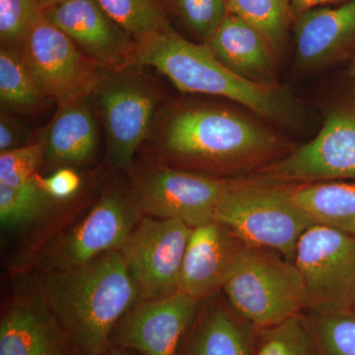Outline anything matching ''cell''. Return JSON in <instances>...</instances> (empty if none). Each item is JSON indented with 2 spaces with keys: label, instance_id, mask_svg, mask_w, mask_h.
Masks as SVG:
<instances>
[{
  "label": "cell",
  "instance_id": "obj_1",
  "mask_svg": "<svg viewBox=\"0 0 355 355\" xmlns=\"http://www.w3.org/2000/svg\"><path fill=\"white\" fill-rule=\"evenodd\" d=\"M266 123L225 105L184 101L161 111L148 137L153 151L180 169L214 176L258 172L291 150Z\"/></svg>",
  "mask_w": 355,
  "mask_h": 355
},
{
  "label": "cell",
  "instance_id": "obj_2",
  "mask_svg": "<svg viewBox=\"0 0 355 355\" xmlns=\"http://www.w3.org/2000/svg\"><path fill=\"white\" fill-rule=\"evenodd\" d=\"M41 293L79 355L105 354L116 327L141 301L119 250L44 273Z\"/></svg>",
  "mask_w": 355,
  "mask_h": 355
},
{
  "label": "cell",
  "instance_id": "obj_3",
  "mask_svg": "<svg viewBox=\"0 0 355 355\" xmlns=\"http://www.w3.org/2000/svg\"><path fill=\"white\" fill-rule=\"evenodd\" d=\"M130 65L153 67L181 92L237 103L268 123L289 127L300 116L297 100L279 83L266 85L237 76L205 44L188 41L172 27L137 43Z\"/></svg>",
  "mask_w": 355,
  "mask_h": 355
},
{
  "label": "cell",
  "instance_id": "obj_4",
  "mask_svg": "<svg viewBox=\"0 0 355 355\" xmlns=\"http://www.w3.org/2000/svg\"><path fill=\"white\" fill-rule=\"evenodd\" d=\"M216 221L248 246L279 252L294 263L299 240L316 224L292 200L287 184L233 179L217 209Z\"/></svg>",
  "mask_w": 355,
  "mask_h": 355
},
{
  "label": "cell",
  "instance_id": "obj_5",
  "mask_svg": "<svg viewBox=\"0 0 355 355\" xmlns=\"http://www.w3.org/2000/svg\"><path fill=\"white\" fill-rule=\"evenodd\" d=\"M324 107L323 127L307 144L263 167L256 178L282 184L355 182V80Z\"/></svg>",
  "mask_w": 355,
  "mask_h": 355
},
{
  "label": "cell",
  "instance_id": "obj_6",
  "mask_svg": "<svg viewBox=\"0 0 355 355\" xmlns=\"http://www.w3.org/2000/svg\"><path fill=\"white\" fill-rule=\"evenodd\" d=\"M221 291L231 309L257 330L305 309L304 284L297 266L266 248L248 246Z\"/></svg>",
  "mask_w": 355,
  "mask_h": 355
},
{
  "label": "cell",
  "instance_id": "obj_7",
  "mask_svg": "<svg viewBox=\"0 0 355 355\" xmlns=\"http://www.w3.org/2000/svg\"><path fill=\"white\" fill-rule=\"evenodd\" d=\"M294 263L302 277L305 309L313 317L355 308V237L314 224L299 240Z\"/></svg>",
  "mask_w": 355,
  "mask_h": 355
},
{
  "label": "cell",
  "instance_id": "obj_8",
  "mask_svg": "<svg viewBox=\"0 0 355 355\" xmlns=\"http://www.w3.org/2000/svg\"><path fill=\"white\" fill-rule=\"evenodd\" d=\"M19 51L40 92L58 106L87 99L107 70L89 58L43 12L33 23Z\"/></svg>",
  "mask_w": 355,
  "mask_h": 355
},
{
  "label": "cell",
  "instance_id": "obj_9",
  "mask_svg": "<svg viewBox=\"0 0 355 355\" xmlns=\"http://www.w3.org/2000/svg\"><path fill=\"white\" fill-rule=\"evenodd\" d=\"M133 69L106 70L91 95L106 132L110 160L123 170L132 168L137 149L148 139L158 105L156 91Z\"/></svg>",
  "mask_w": 355,
  "mask_h": 355
},
{
  "label": "cell",
  "instance_id": "obj_10",
  "mask_svg": "<svg viewBox=\"0 0 355 355\" xmlns=\"http://www.w3.org/2000/svg\"><path fill=\"white\" fill-rule=\"evenodd\" d=\"M233 179L166 165L137 172L133 197L141 214L177 219L191 228L216 220L217 209Z\"/></svg>",
  "mask_w": 355,
  "mask_h": 355
},
{
  "label": "cell",
  "instance_id": "obj_11",
  "mask_svg": "<svg viewBox=\"0 0 355 355\" xmlns=\"http://www.w3.org/2000/svg\"><path fill=\"white\" fill-rule=\"evenodd\" d=\"M193 229L177 219L140 218L119 250L140 300L163 298L179 291Z\"/></svg>",
  "mask_w": 355,
  "mask_h": 355
},
{
  "label": "cell",
  "instance_id": "obj_12",
  "mask_svg": "<svg viewBox=\"0 0 355 355\" xmlns=\"http://www.w3.org/2000/svg\"><path fill=\"white\" fill-rule=\"evenodd\" d=\"M141 214L135 197L112 190L102 196L83 221L46 253L44 272H67L120 250Z\"/></svg>",
  "mask_w": 355,
  "mask_h": 355
},
{
  "label": "cell",
  "instance_id": "obj_13",
  "mask_svg": "<svg viewBox=\"0 0 355 355\" xmlns=\"http://www.w3.org/2000/svg\"><path fill=\"white\" fill-rule=\"evenodd\" d=\"M200 301L181 291L139 301L121 320L112 338L142 355H177L184 331L197 316Z\"/></svg>",
  "mask_w": 355,
  "mask_h": 355
},
{
  "label": "cell",
  "instance_id": "obj_14",
  "mask_svg": "<svg viewBox=\"0 0 355 355\" xmlns=\"http://www.w3.org/2000/svg\"><path fill=\"white\" fill-rule=\"evenodd\" d=\"M43 14L103 69L130 65L137 43L98 0H65Z\"/></svg>",
  "mask_w": 355,
  "mask_h": 355
},
{
  "label": "cell",
  "instance_id": "obj_15",
  "mask_svg": "<svg viewBox=\"0 0 355 355\" xmlns=\"http://www.w3.org/2000/svg\"><path fill=\"white\" fill-rule=\"evenodd\" d=\"M295 67L313 72L355 55V0L311 9L293 22Z\"/></svg>",
  "mask_w": 355,
  "mask_h": 355
},
{
  "label": "cell",
  "instance_id": "obj_16",
  "mask_svg": "<svg viewBox=\"0 0 355 355\" xmlns=\"http://www.w3.org/2000/svg\"><path fill=\"white\" fill-rule=\"evenodd\" d=\"M248 245L216 220L193 229L184 254L179 291L202 301L221 289Z\"/></svg>",
  "mask_w": 355,
  "mask_h": 355
},
{
  "label": "cell",
  "instance_id": "obj_17",
  "mask_svg": "<svg viewBox=\"0 0 355 355\" xmlns=\"http://www.w3.org/2000/svg\"><path fill=\"white\" fill-rule=\"evenodd\" d=\"M224 67L252 83L277 84L279 57L254 26L228 13L203 44Z\"/></svg>",
  "mask_w": 355,
  "mask_h": 355
},
{
  "label": "cell",
  "instance_id": "obj_18",
  "mask_svg": "<svg viewBox=\"0 0 355 355\" xmlns=\"http://www.w3.org/2000/svg\"><path fill=\"white\" fill-rule=\"evenodd\" d=\"M69 345L42 293L15 301L2 317L0 355H70Z\"/></svg>",
  "mask_w": 355,
  "mask_h": 355
},
{
  "label": "cell",
  "instance_id": "obj_19",
  "mask_svg": "<svg viewBox=\"0 0 355 355\" xmlns=\"http://www.w3.org/2000/svg\"><path fill=\"white\" fill-rule=\"evenodd\" d=\"M87 99L58 106L53 120L40 135L44 160L70 165L80 164L92 157L97 147L98 132Z\"/></svg>",
  "mask_w": 355,
  "mask_h": 355
},
{
  "label": "cell",
  "instance_id": "obj_20",
  "mask_svg": "<svg viewBox=\"0 0 355 355\" xmlns=\"http://www.w3.org/2000/svg\"><path fill=\"white\" fill-rule=\"evenodd\" d=\"M292 200L317 224L355 237V182L287 184Z\"/></svg>",
  "mask_w": 355,
  "mask_h": 355
},
{
  "label": "cell",
  "instance_id": "obj_21",
  "mask_svg": "<svg viewBox=\"0 0 355 355\" xmlns=\"http://www.w3.org/2000/svg\"><path fill=\"white\" fill-rule=\"evenodd\" d=\"M248 324L230 306L209 308L198 322L187 355H254Z\"/></svg>",
  "mask_w": 355,
  "mask_h": 355
},
{
  "label": "cell",
  "instance_id": "obj_22",
  "mask_svg": "<svg viewBox=\"0 0 355 355\" xmlns=\"http://www.w3.org/2000/svg\"><path fill=\"white\" fill-rule=\"evenodd\" d=\"M49 102L30 76L19 49L1 46L0 104L2 112L37 114L46 108Z\"/></svg>",
  "mask_w": 355,
  "mask_h": 355
},
{
  "label": "cell",
  "instance_id": "obj_23",
  "mask_svg": "<svg viewBox=\"0 0 355 355\" xmlns=\"http://www.w3.org/2000/svg\"><path fill=\"white\" fill-rule=\"evenodd\" d=\"M228 13L234 14L259 30L279 58L286 48L293 24L291 0H225Z\"/></svg>",
  "mask_w": 355,
  "mask_h": 355
},
{
  "label": "cell",
  "instance_id": "obj_24",
  "mask_svg": "<svg viewBox=\"0 0 355 355\" xmlns=\"http://www.w3.org/2000/svg\"><path fill=\"white\" fill-rule=\"evenodd\" d=\"M135 43L171 27L162 0H98Z\"/></svg>",
  "mask_w": 355,
  "mask_h": 355
},
{
  "label": "cell",
  "instance_id": "obj_25",
  "mask_svg": "<svg viewBox=\"0 0 355 355\" xmlns=\"http://www.w3.org/2000/svg\"><path fill=\"white\" fill-rule=\"evenodd\" d=\"M258 331L254 355H323L311 323L300 315Z\"/></svg>",
  "mask_w": 355,
  "mask_h": 355
},
{
  "label": "cell",
  "instance_id": "obj_26",
  "mask_svg": "<svg viewBox=\"0 0 355 355\" xmlns=\"http://www.w3.org/2000/svg\"><path fill=\"white\" fill-rule=\"evenodd\" d=\"M53 202L55 200L46 195L39 186L36 176L20 186L0 184V220L2 226L18 227L38 220L50 211Z\"/></svg>",
  "mask_w": 355,
  "mask_h": 355
},
{
  "label": "cell",
  "instance_id": "obj_27",
  "mask_svg": "<svg viewBox=\"0 0 355 355\" xmlns=\"http://www.w3.org/2000/svg\"><path fill=\"white\" fill-rule=\"evenodd\" d=\"M189 31L205 44L228 14L225 0H168Z\"/></svg>",
  "mask_w": 355,
  "mask_h": 355
},
{
  "label": "cell",
  "instance_id": "obj_28",
  "mask_svg": "<svg viewBox=\"0 0 355 355\" xmlns=\"http://www.w3.org/2000/svg\"><path fill=\"white\" fill-rule=\"evenodd\" d=\"M311 326L323 355H355V313L313 317Z\"/></svg>",
  "mask_w": 355,
  "mask_h": 355
},
{
  "label": "cell",
  "instance_id": "obj_29",
  "mask_svg": "<svg viewBox=\"0 0 355 355\" xmlns=\"http://www.w3.org/2000/svg\"><path fill=\"white\" fill-rule=\"evenodd\" d=\"M41 13L37 0H0L1 46L19 49Z\"/></svg>",
  "mask_w": 355,
  "mask_h": 355
},
{
  "label": "cell",
  "instance_id": "obj_30",
  "mask_svg": "<svg viewBox=\"0 0 355 355\" xmlns=\"http://www.w3.org/2000/svg\"><path fill=\"white\" fill-rule=\"evenodd\" d=\"M44 161V146L40 140L0 153V184L16 187L27 183L36 176Z\"/></svg>",
  "mask_w": 355,
  "mask_h": 355
},
{
  "label": "cell",
  "instance_id": "obj_31",
  "mask_svg": "<svg viewBox=\"0 0 355 355\" xmlns=\"http://www.w3.org/2000/svg\"><path fill=\"white\" fill-rule=\"evenodd\" d=\"M39 186L53 200H67L80 188L81 179L77 172L69 167L60 168L49 177L36 175Z\"/></svg>",
  "mask_w": 355,
  "mask_h": 355
},
{
  "label": "cell",
  "instance_id": "obj_32",
  "mask_svg": "<svg viewBox=\"0 0 355 355\" xmlns=\"http://www.w3.org/2000/svg\"><path fill=\"white\" fill-rule=\"evenodd\" d=\"M31 133L25 125L7 113L0 119V153L31 144Z\"/></svg>",
  "mask_w": 355,
  "mask_h": 355
},
{
  "label": "cell",
  "instance_id": "obj_33",
  "mask_svg": "<svg viewBox=\"0 0 355 355\" xmlns=\"http://www.w3.org/2000/svg\"><path fill=\"white\" fill-rule=\"evenodd\" d=\"M345 1H349V0H291L293 19L295 20V18L300 14L309 11L311 9L335 6V4L338 6Z\"/></svg>",
  "mask_w": 355,
  "mask_h": 355
},
{
  "label": "cell",
  "instance_id": "obj_34",
  "mask_svg": "<svg viewBox=\"0 0 355 355\" xmlns=\"http://www.w3.org/2000/svg\"><path fill=\"white\" fill-rule=\"evenodd\" d=\"M42 12L48 10V9L53 8V7L60 6L65 0H37Z\"/></svg>",
  "mask_w": 355,
  "mask_h": 355
},
{
  "label": "cell",
  "instance_id": "obj_35",
  "mask_svg": "<svg viewBox=\"0 0 355 355\" xmlns=\"http://www.w3.org/2000/svg\"><path fill=\"white\" fill-rule=\"evenodd\" d=\"M347 77L355 80V55L349 60V67H347Z\"/></svg>",
  "mask_w": 355,
  "mask_h": 355
},
{
  "label": "cell",
  "instance_id": "obj_36",
  "mask_svg": "<svg viewBox=\"0 0 355 355\" xmlns=\"http://www.w3.org/2000/svg\"><path fill=\"white\" fill-rule=\"evenodd\" d=\"M102 355H128L125 354H123L121 352H105Z\"/></svg>",
  "mask_w": 355,
  "mask_h": 355
},
{
  "label": "cell",
  "instance_id": "obj_37",
  "mask_svg": "<svg viewBox=\"0 0 355 355\" xmlns=\"http://www.w3.org/2000/svg\"><path fill=\"white\" fill-rule=\"evenodd\" d=\"M352 312L355 313V308H354V311H352Z\"/></svg>",
  "mask_w": 355,
  "mask_h": 355
}]
</instances>
